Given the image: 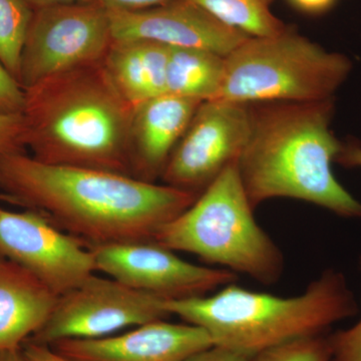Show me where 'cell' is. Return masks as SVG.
<instances>
[{"label": "cell", "instance_id": "obj_1", "mask_svg": "<svg viewBox=\"0 0 361 361\" xmlns=\"http://www.w3.org/2000/svg\"><path fill=\"white\" fill-rule=\"evenodd\" d=\"M0 189L89 249L154 240L199 197L130 175L42 163L25 153L0 161Z\"/></svg>", "mask_w": 361, "mask_h": 361}, {"label": "cell", "instance_id": "obj_2", "mask_svg": "<svg viewBox=\"0 0 361 361\" xmlns=\"http://www.w3.org/2000/svg\"><path fill=\"white\" fill-rule=\"evenodd\" d=\"M334 111V99L250 104V134L237 167L254 210L290 198L361 218V203L332 172L343 146L330 128Z\"/></svg>", "mask_w": 361, "mask_h": 361}, {"label": "cell", "instance_id": "obj_3", "mask_svg": "<svg viewBox=\"0 0 361 361\" xmlns=\"http://www.w3.org/2000/svg\"><path fill=\"white\" fill-rule=\"evenodd\" d=\"M25 96L23 142L33 159L133 176L135 108L116 89L103 61L45 78L25 89Z\"/></svg>", "mask_w": 361, "mask_h": 361}, {"label": "cell", "instance_id": "obj_4", "mask_svg": "<svg viewBox=\"0 0 361 361\" xmlns=\"http://www.w3.org/2000/svg\"><path fill=\"white\" fill-rule=\"evenodd\" d=\"M169 314L205 329L214 345L253 356L277 344L329 331L357 312L341 273L329 269L296 296L248 290L235 283L214 293L165 301Z\"/></svg>", "mask_w": 361, "mask_h": 361}, {"label": "cell", "instance_id": "obj_5", "mask_svg": "<svg viewBox=\"0 0 361 361\" xmlns=\"http://www.w3.org/2000/svg\"><path fill=\"white\" fill-rule=\"evenodd\" d=\"M154 240L263 285L277 283L283 275V253L255 220L237 161L189 208L164 225Z\"/></svg>", "mask_w": 361, "mask_h": 361}, {"label": "cell", "instance_id": "obj_6", "mask_svg": "<svg viewBox=\"0 0 361 361\" xmlns=\"http://www.w3.org/2000/svg\"><path fill=\"white\" fill-rule=\"evenodd\" d=\"M353 63L287 26L270 37H247L225 56L213 101L242 104L310 103L334 99Z\"/></svg>", "mask_w": 361, "mask_h": 361}, {"label": "cell", "instance_id": "obj_7", "mask_svg": "<svg viewBox=\"0 0 361 361\" xmlns=\"http://www.w3.org/2000/svg\"><path fill=\"white\" fill-rule=\"evenodd\" d=\"M111 44L110 11L103 2L33 11L18 82L25 90L59 73L101 63Z\"/></svg>", "mask_w": 361, "mask_h": 361}, {"label": "cell", "instance_id": "obj_8", "mask_svg": "<svg viewBox=\"0 0 361 361\" xmlns=\"http://www.w3.org/2000/svg\"><path fill=\"white\" fill-rule=\"evenodd\" d=\"M165 301L113 278L92 276L59 296L49 319L28 341L51 346L65 339L113 336L156 320L168 319Z\"/></svg>", "mask_w": 361, "mask_h": 361}, {"label": "cell", "instance_id": "obj_9", "mask_svg": "<svg viewBox=\"0 0 361 361\" xmlns=\"http://www.w3.org/2000/svg\"><path fill=\"white\" fill-rule=\"evenodd\" d=\"M251 128L250 106L203 102L171 154L161 184L200 196L245 148Z\"/></svg>", "mask_w": 361, "mask_h": 361}, {"label": "cell", "instance_id": "obj_10", "mask_svg": "<svg viewBox=\"0 0 361 361\" xmlns=\"http://www.w3.org/2000/svg\"><path fill=\"white\" fill-rule=\"evenodd\" d=\"M90 249L96 271L164 301L207 295L238 280L231 271L188 262L155 240Z\"/></svg>", "mask_w": 361, "mask_h": 361}, {"label": "cell", "instance_id": "obj_11", "mask_svg": "<svg viewBox=\"0 0 361 361\" xmlns=\"http://www.w3.org/2000/svg\"><path fill=\"white\" fill-rule=\"evenodd\" d=\"M0 258L25 268L59 296L96 272L90 249L32 209L0 207Z\"/></svg>", "mask_w": 361, "mask_h": 361}, {"label": "cell", "instance_id": "obj_12", "mask_svg": "<svg viewBox=\"0 0 361 361\" xmlns=\"http://www.w3.org/2000/svg\"><path fill=\"white\" fill-rule=\"evenodd\" d=\"M110 11L113 40H149L227 56L246 35L228 27L191 0H170L133 11Z\"/></svg>", "mask_w": 361, "mask_h": 361}, {"label": "cell", "instance_id": "obj_13", "mask_svg": "<svg viewBox=\"0 0 361 361\" xmlns=\"http://www.w3.org/2000/svg\"><path fill=\"white\" fill-rule=\"evenodd\" d=\"M213 345L202 327L161 319L101 338L65 339L51 348L70 361H183Z\"/></svg>", "mask_w": 361, "mask_h": 361}, {"label": "cell", "instance_id": "obj_14", "mask_svg": "<svg viewBox=\"0 0 361 361\" xmlns=\"http://www.w3.org/2000/svg\"><path fill=\"white\" fill-rule=\"evenodd\" d=\"M203 102L163 94L135 109L130 129L133 176L156 183Z\"/></svg>", "mask_w": 361, "mask_h": 361}, {"label": "cell", "instance_id": "obj_15", "mask_svg": "<svg viewBox=\"0 0 361 361\" xmlns=\"http://www.w3.org/2000/svg\"><path fill=\"white\" fill-rule=\"evenodd\" d=\"M58 299L30 271L0 258V350L23 348L49 319Z\"/></svg>", "mask_w": 361, "mask_h": 361}, {"label": "cell", "instance_id": "obj_16", "mask_svg": "<svg viewBox=\"0 0 361 361\" xmlns=\"http://www.w3.org/2000/svg\"><path fill=\"white\" fill-rule=\"evenodd\" d=\"M170 47L149 40H113L103 63L123 99L137 106L166 94Z\"/></svg>", "mask_w": 361, "mask_h": 361}, {"label": "cell", "instance_id": "obj_17", "mask_svg": "<svg viewBox=\"0 0 361 361\" xmlns=\"http://www.w3.org/2000/svg\"><path fill=\"white\" fill-rule=\"evenodd\" d=\"M225 56L191 47H171L166 92L200 102L213 101L224 78Z\"/></svg>", "mask_w": 361, "mask_h": 361}, {"label": "cell", "instance_id": "obj_18", "mask_svg": "<svg viewBox=\"0 0 361 361\" xmlns=\"http://www.w3.org/2000/svg\"><path fill=\"white\" fill-rule=\"evenodd\" d=\"M223 25L247 37H270L287 26L273 13L274 0H191Z\"/></svg>", "mask_w": 361, "mask_h": 361}, {"label": "cell", "instance_id": "obj_19", "mask_svg": "<svg viewBox=\"0 0 361 361\" xmlns=\"http://www.w3.org/2000/svg\"><path fill=\"white\" fill-rule=\"evenodd\" d=\"M32 16L33 9L25 0H0V61L18 82Z\"/></svg>", "mask_w": 361, "mask_h": 361}, {"label": "cell", "instance_id": "obj_20", "mask_svg": "<svg viewBox=\"0 0 361 361\" xmlns=\"http://www.w3.org/2000/svg\"><path fill=\"white\" fill-rule=\"evenodd\" d=\"M334 353V337L325 331L266 348L250 361H331Z\"/></svg>", "mask_w": 361, "mask_h": 361}, {"label": "cell", "instance_id": "obj_21", "mask_svg": "<svg viewBox=\"0 0 361 361\" xmlns=\"http://www.w3.org/2000/svg\"><path fill=\"white\" fill-rule=\"evenodd\" d=\"M23 134L21 114H0V161L14 154L25 153Z\"/></svg>", "mask_w": 361, "mask_h": 361}, {"label": "cell", "instance_id": "obj_22", "mask_svg": "<svg viewBox=\"0 0 361 361\" xmlns=\"http://www.w3.org/2000/svg\"><path fill=\"white\" fill-rule=\"evenodd\" d=\"M25 101V90L0 61V114L23 113Z\"/></svg>", "mask_w": 361, "mask_h": 361}, {"label": "cell", "instance_id": "obj_23", "mask_svg": "<svg viewBox=\"0 0 361 361\" xmlns=\"http://www.w3.org/2000/svg\"><path fill=\"white\" fill-rule=\"evenodd\" d=\"M332 337L334 353L331 361H361V319L351 329L332 334Z\"/></svg>", "mask_w": 361, "mask_h": 361}, {"label": "cell", "instance_id": "obj_24", "mask_svg": "<svg viewBox=\"0 0 361 361\" xmlns=\"http://www.w3.org/2000/svg\"><path fill=\"white\" fill-rule=\"evenodd\" d=\"M251 356L223 346L213 345L183 361H250Z\"/></svg>", "mask_w": 361, "mask_h": 361}, {"label": "cell", "instance_id": "obj_25", "mask_svg": "<svg viewBox=\"0 0 361 361\" xmlns=\"http://www.w3.org/2000/svg\"><path fill=\"white\" fill-rule=\"evenodd\" d=\"M170 0H102L109 11H133L161 6Z\"/></svg>", "mask_w": 361, "mask_h": 361}, {"label": "cell", "instance_id": "obj_26", "mask_svg": "<svg viewBox=\"0 0 361 361\" xmlns=\"http://www.w3.org/2000/svg\"><path fill=\"white\" fill-rule=\"evenodd\" d=\"M23 350L30 361H70L56 353L51 346L40 345L32 341H25Z\"/></svg>", "mask_w": 361, "mask_h": 361}, {"label": "cell", "instance_id": "obj_27", "mask_svg": "<svg viewBox=\"0 0 361 361\" xmlns=\"http://www.w3.org/2000/svg\"><path fill=\"white\" fill-rule=\"evenodd\" d=\"M336 163L345 168H361V146L355 142L343 144Z\"/></svg>", "mask_w": 361, "mask_h": 361}, {"label": "cell", "instance_id": "obj_28", "mask_svg": "<svg viewBox=\"0 0 361 361\" xmlns=\"http://www.w3.org/2000/svg\"><path fill=\"white\" fill-rule=\"evenodd\" d=\"M294 8L301 13L319 14L329 11L336 0H287Z\"/></svg>", "mask_w": 361, "mask_h": 361}, {"label": "cell", "instance_id": "obj_29", "mask_svg": "<svg viewBox=\"0 0 361 361\" xmlns=\"http://www.w3.org/2000/svg\"><path fill=\"white\" fill-rule=\"evenodd\" d=\"M33 11L45 7L63 6V4H89V2H102V0H25Z\"/></svg>", "mask_w": 361, "mask_h": 361}, {"label": "cell", "instance_id": "obj_30", "mask_svg": "<svg viewBox=\"0 0 361 361\" xmlns=\"http://www.w3.org/2000/svg\"><path fill=\"white\" fill-rule=\"evenodd\" d=\"M0 361H30L23 348L0 350Z\"/></svg>", "mask_w": 361, "mask_h": 361}, {"label": "cell", "instance_id": "obj_31", "mask_svg": "<svg viewBox=\"0 0 361 361\" xmlns=\"http://www.w3.org/2000/svg\"><path fill=\"white\" fill-rule=\"evenodd\" d=\"M0 201L8 202V203H11L13 204V205H16V202H14L13 199L7 194L0 193Z\"/></svg>", "mask_w": 361, "mask_h": 361}]
</instances>
